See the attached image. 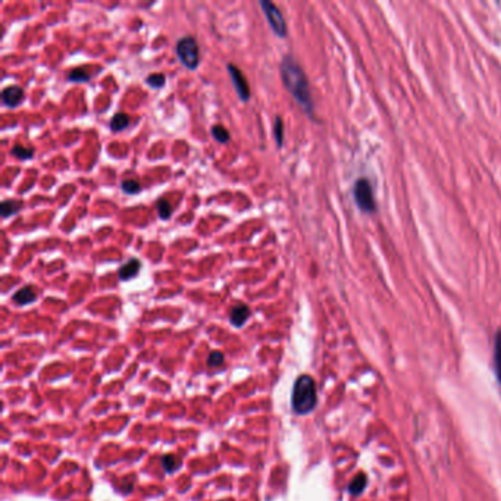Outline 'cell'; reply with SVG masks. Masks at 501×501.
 I'll return each instance as SVG.
<instances>
[{
	"mask_svg": "<svg viewBox=\"0 0 501 501\" xmlns=\"http://www.w3.org/2000/svg\"><path fill=\"white\" fill-rule=\"evenodd\" d=\"M129 125V116L125 113H116L111 119V129L112 131H122Z\"/></svg>",
	"mask_w": 501,
	"mask_h": 501,
	"instance_id": "cell-13",
	"label": "cell"
},
{
	"mask_svg": "<svg viewBox=\"0 0 501 501\" xmlns=\"http://www.w3.org/2000/svg\"><path fill=\"white\" fill-rule=\"evenodd\" d=\"M21 208H22V203L18 202V200H5V202L0 205V213H2L3 218H9L18 213Z\"/></svg>",
	"mask_w": 501,
	"mask_h": 501,
	"instance_id": "cell-11",
	"label": "cell"
},
{
	"mask_svg": "<svg viewBox=\"0 0 501 501\" xmlns=\"http://www.w3.org/2000/svg\"><path fill=\"white\" fill-rule=\"evenodd\" d=\"M162 466H163L166 473H174L178 469V460H177L175 456L168 454V456L162 457Z\"/></svg>",
	"mask_w": 501,
	"mask_h": 501,
	"instance_id": "cell-21",
	"label": "cell"
},
{
	"mask_svg": "<svg viewBox=\"0 0 501 501\" xmlns=\"http://www.w3.org/2000/svg\"><path fill=\"white\" fill-rule=\"evenodd\" d=\"M316 384L312 376H298L292 387L291 406L297 415H307L316 406Z\"/></svg>",
	"mask_w": 501,
	"mask_h": 501,
	"instance_id": "cell-2",
	"label": "cell"
},
{
	"mask_svg": "<svg viewBox=\"0 0 501 501\" xmlns=\"http://www.w3.org/2000/svg\"><path fill=\"white\" fill-rule=\"evenodd\" d=\"M35 298H37V294H35L32 287H24V288L18 290L12 297L14 302L19 306H27V305L32 303Z\"/></svg>",
	"mask_w": 501,
	"mask_h": 501,
	"instance_id": "cell-10",
	"label": "cell"
},
{
	"mask_svg": "<svg viewBox=\"0 0 501 501\" xmlns=\"http://www.w3.org/2000/svg\"><path fill=\"white\" fill-rule=\"evenodd\" d=\"M3 103L9 108H15L22 103L24 100V90L19 85H9L2 91Z\"/></svg>",
	"mask_w": 501,
	"mask_h": 501,
	"instance_id": "cell-7",
	"label": "cell"
},
{
	"mask_svg": "<svg viewBox=\"0 0 501 501\" xmlns=\"http://www.w3.org/2000/svg\"><path fill=\"white\" fill-rule=\"evenodd\" d=\"M228 72H229V77H231V81L234 84V88L240 97V100H242V102H247V100L250 98V87H248V82L247 80L244 78L242 72L240 71L238 66H235L234 64H229L228 65Z\"/></svg>",
	"mask_w": 501,
	"mask_h": 501,
	"instance_id": "cell-6",
	"label": "cell"
},
{
	"mask_svg": "<svg viewBox=\"0 0 501 501\" xmlns=\"http://www.w3.org/2000/svg\"><path fill=\"white\" fill-rule=\"evenodd\" d=\"M274 137L276 140V145L281 147L284 143V121L281 116H276L274 121Z\"/></svg>",
	"mask_w": 501,
	"mask_h": 501,
	"instance_id": "cell-16",
	"label": "cell"
},
{
	"mask_svg": "<svg viewBox=\"0 0 501 501\" xmlns=\"http://www.w3.org/2000/svg\"><path fill=\"white\" fill-rule=\"evenodd\" d=\"M366 486V478H365V475H357L353 481H352V484H350V492H352V494H355V495H357V494H360L362 491H363V488Z\"/></svg>",
	"mask_w": 501,
	"mask_h": 501,
	"instance_id": "cell-19",
	"label": "cell"
},
{
	"mask_svg": "<svg viewBox=\"0 0 501 501\" xmlns=\"http://www.w3.org/2000/svg\"><path fill=\"white\" fill-rule=\"evenodd\" d=\"M279 69H281V78H282L285 88L297 100V103L302 106V109L310 118H313L315 116L313 98H312L307 78H306L302 66H300L291 56H285L281 62Z\"/></svg>",
	"mask_w": 501,
	"mask_h": 501,
	"instance_id": "cell-1",
	"label": "cell"
},
{
	"mask_svg": "<svg viewBox=\"0 0 501 501\" xmlns=\"http://www.w3.org/2000/svg\"><path fill=\"white\" fill-rule=\"evenodd\" d=\"M156 208H158L159 216L162 219H169L171 218V215H172V205L168 202L166 198H159L158 203H156Z\"/></svg>",
	"mask_w": 501,
	"mask_h": 501,
	"instance_id": "cell-15",
	"label": "cell"
},
{
	"mask_svg": "<svg viewBox=\"0 0 501 501\" xmlns=\"http://www.w3.org/2000/svg\"><path fill=\"white\" fill-rule=\"evenodd\" d=\"M248 316H250V309H248V306H245V305H237V306H234L232 310H231L229 321H231V323H232L234 326L240 328V326L244 325V322L248 319Z\"/></svg>",
	"mask_w": 501,
	"mask_h": 501,
	"instance_id": "cell-9",
	"label": "cell"
},
{
	"mask_svg": "<svg viewBox=\"0 0 501 501\" xmlns=\"http://www.w3.org/2000/svg\"><path fill=\"white\" fill-rule=\"evenodd\" d=\"M140 268H141V263L137 259L128 260L125 265H122L119 268V272H118L119 279L121 281H129V279L135 278L138 275V272H140Z\"/></svg>",
	"mask_w": 501,
	"mask_h": 501,
	"instance_id": "cell-8",
	"label": "cell"
},
{
	"mask_svg": "<svg viewBox=\"0 0 501 501\" xmlns=\"http://www.w3.org/2000/svg\"><path fill=\"white\" fill-rule=\"evenodd\" d=\"M121 188L127 194H137L141 191V184L137 179H125V181H122Z\"/></svg>",
	"mask_w": 501,
	"mask_h": 501,
	"instance_id": "cell-20",
	"label": "cell"
},
{
	"mask_svg": "<svg viewBox=\"0 0 501 501\" xmlns=\"http://www.w3.org/2000/svg\"><path fill=\"white\" fill-rule=\"evenodd\" d=\"M260 8L265 14L272 31L278 37H285L287 35V24H285V19H284L281 11L272 2H269V0H260Z\"/></svg>",
	"mask_w": 501,
	"mask_h": 501,
	"instance_id": "cell-5",
	"label": "cell"
},
{
	"mask_svg": "<svg viewBox=\"0 0 501 501\" xmlns=\"http://www.w3.org/2000/svg\"><path fill=\"white\" fill-rule=\"evenodd\" d=\"M11 153H12V156L18 158V159H21V161H27V159H31V158L34 156V150L16 144L15 147H12Z\"/></svg>",
	"mask_w": 501,
	"mask_h": 501,
	"instance_id": "cell-14",
	"label": "cell"
},
{
	"mask_svg": "<svg viewBox=\"0 0 501 501\" xmlns=\"http://www.w3.org/2000/svg\"><path fill=\"white\" fill-rule=\"evenodd\" d=\"M353 195H355V200H356V205L360 208V210H363L366 213L375 212L376 205H375L373 190H372V185L369 184L368 179L362 178V179L356 181L355 190H353Z\"/></svg>",
	"mask_w": 501,
	"mask_h": 501,
	"instance_id": "cell-4",
	"label": "cell"
},
{
	"mask_svg": "<svg viewBox=\"0 0 501 501\" xmlns=\"http://www.w3.org/2000/svg\"><path fill=\"white\" fill-rule=\"evenodd\" d=\"M177 55L185 68L191 71L197 69L200 64V56H198V44L195 38H193L191 35H185L179 38L177 43Z\"/></svg>",
	"mask_w": 501,
	"mask_h": 501,
	"instance_id": "cell-3",
	"label": "cell"
},
{
	"mask_svg": "<svg viewBox=\"0 0 501 501\" xmlns=\"http://www.w3.org/2000/svg\"><path fill=\"white\" fill-rule=\"evenodd\" d=\"M224 360L225 357L221 352H212L208 357V365L210 368H219L221 365H224Z\"/></svg>",
	"mask_w": 501,
	"mask_h": 501,
	"instance_id": "cell-23",
	"label": "cell"
},
{
	"mask_svg": "<svg viewBox=\"0 0 501 501\" xmlns=\"http://www.w3.org/2000/svg\"><path fill=\"white\" fill-rule=\"evenodd\" d=\"M91 78V75L87 72V69L82 68H77L74 71H71V74L68 75V80L72 82H87Z\"/></svg>",
	"mask_w": 501,
	"mask_h": 501,
	"instance_id": "cell-17",
	"label": "cell"
},
{
	"mask_svg": "<svg viewBox=\"0 0 501 501\" xmlns=\"http://www.w3.org/2000/svg\"><path fill=\"white\" fill-rule=\"evenodd\" d=\"M494 363H495V371L498 381L501 382V331L497 332L495 335V342H494Z\"/></svg>",
	"mask_w": 501,
	"mask_h": 501,
	"instance_id": "cell-12",
	"label": "cell"
},
{
	"mask_svg": "<svg viewBox=\"0 0 501 501\" xmlns=\"http://www.w3.org/2000/svg\"><path fill=\"white\" fill-rule=\"evenodd\" d=\"M165 81H166V78L163 74H152L145 78V82L153 88H162L165 85Z\"/></svg>",
	"mask_w": 501,
	"mask_h": 501,
	"instance_id": "cell-22",
	"label": "cell"
},
{
	"mask_svg": "<svg viewBox=\"0 0 501 501\" xmlns=\"http://www.w3.org/2000/svg\"><path fill=\"white\" fill-rule=\"evenodd\" d=\"M212 135L219 143H228L229 141V132L222 125H213L212 127Z\"/></svg>",
	"mask_w": 501,
	"mask_h": 501,
	"instance_id": "cell-18",
	"label": "cell"
}]
</instances>
